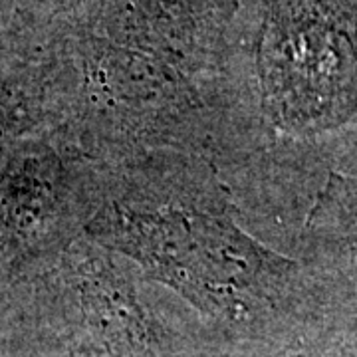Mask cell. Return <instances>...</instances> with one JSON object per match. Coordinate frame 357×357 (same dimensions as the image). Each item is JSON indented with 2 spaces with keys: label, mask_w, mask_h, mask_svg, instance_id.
I'll use <instances>...</instances> for the list:
<instances>
[{
  "label": "cell",
  "mask_w": 357,
  "mask_h": 357,
  "mask_svg": "<svg viewBox=\"0 0 357 357\" xmlns=\"http://www.w3.org/2000/svg\"><path fill=\"white\" fill-rule=\"evenodd\" d=\"M84 234L246 340L316 306L302 262L241 229L199 155L89 165Z\"/></svg>",
  "instance_id": "obj_1"
},
{
  "label": "cell",
  "mask_w": 357,
  "mask_h": 357,
  "mask_svg": "<svg viewBox=\"0 0 357 357\" xmlns=\"http://www.w3.org/2000/svg\"><path fill=\"white\" fill-rule=\"evenodd\" d=\"M264 105L274 126L310 137L357 107V0H282L262 46Z\"/></svg>",
  "instance_id": "obj_2"
},
{
  "label": "cell",
  "mask_w": 357,
  "mask_h": 357,
  "mask_svg": "<svg viewBox=\"0 0 357 357\" xmlns=\"http://www.w3.org/2000/svg\"><path fill=\"white\" fill-rule=\"evenodd\" d=\"M86 236V234H84ZM64 300L93 357H173L175 330L151 306L129 260L91 238L68 244Z\"/></svg>",
  "instance_id": "obj_3"
},
{
  "label": "cell",
  "mask_w": 357,
  "mask_h": 357,
  "mask_svg": "<svg viewBox=\"0 0 357 357\" xmlns=\"http://www.w3.org/2000/svg\"><path fill=\"white\" fill-rule=\"evenodd\" d=\"M86 181L88 163L86 177L76 178L54 149L16 153L0 175V229L24 244L72 238L74 222L84 227Z\"/></svg>",
  "instance_id": "obj_4"
},
{
  "label": "cell",
  "mask_w": 357,
  "mask_h": 357,
  "mask_svg": "<svg viewBox=\"0 0 357 357\" xmlns=\"http://www.w3.org/2000/svg\"><path fill=\"white\" fill-rule=\"evenodd\" d=\"M302 243V266L321 307L357 314V175L332 173Z\"/></svg>",
  "instance_id": "obj_5"
}]
</instances>
